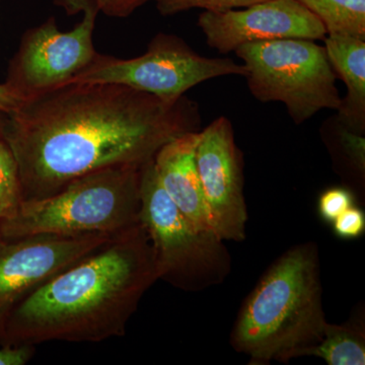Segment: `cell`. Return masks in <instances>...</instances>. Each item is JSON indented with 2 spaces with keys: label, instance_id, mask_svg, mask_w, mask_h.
I'll return each instance as SVG.
<instances>
[{
  "label": "cell",
  "instance_id": "obj_1",
  "mask_svg": "<svg viewBox=\"0 0 365 365\" xmlns=\"http://www.w3.org/2000/svg\"><path fill=\"white\" fill-rule=\"evenodd\" d=\"M198 105L106 83H66L4 114L24 200L45 198L69 182L114 167H143L173 139L199 131Z\"/></svg>",
  "mask_w": 365,
  "mask_h": 365
},
{
  "label": "cell",
  "instance_id": "obj_2",
  "mask_svg": "<svg viewBox=\"0 0 365 365\" xmlns=\"http://www.w3.org/2000/svg\"><path fill=\"white\" fill-rule=\"evenodd\" d=\"M158 280L141 222L62 271L21 300L0 335L9 345L97 343L123 337L144 294Z\"/></svg>",
  "mask_w": 365,
  "mask_h": 365
},
{
  "label": "cell",
  "instance_id": "obj_3",
  "mask_svg": "<svg viewBox=\"0 0 365 365\" xmlns=\"http://www.w3.org/2000/svg\"><path fill=\"white\" fill-rule=\"evenodd\" d=\"M326 325L318 248L307 242L264 274L240 309L230 344L250 364L288 361L318 344Z\"/></svg>",
  "mask_w": 365,
  "mask_h": 365
},
{
  "label": "cell",
  "instance_id": "obj_4",
  "mask_svg": "<svg viewBox=\"0 0 365 365\" xmlns=\"http://www.w3.org/2000/svg\"><path fill=\"white\" fill-rule=\"evenodd\" d=\"M141 169L108 168L53 195L24 200L13 217L0 222V237L117 234L134 227L140 222Z\"/></svg>",
  "mask_w": 365,
  "mask_h": 365
},
{
  "label": "cell",
  "instance_id": "obj_5",
  "mask_svg": "<svg viewBox=\"0 0 365 365\" xmlns=\"http://www.w3.org/2000/svg\"><path fill=\"white\" fill-rule=\"evenodd\" d=\"M140 222L153 247L158 280L185 292L223 282L232 258L215 232L197 228L168 196L153 160L141 169Z\"/></svg>",
  "mask_w": 365,
  "mask_h": 365
},
{
  "label": "cell",
  "instance_id": "obj_6",
  "mask_svg": "<svg viewBox=\"0 0 365 365\" xmlns=\"http://www.w3.org/2000/svg\"><path fill=\"white\" fill-rule=\"evenodd\" d=\"M245 78L260 102H281L297 124L324 109L339 110L342 98L325 47L313 40L250 43L235 50Z\"/></svg>",
  "mask_w": 365,
  "mask_h": 365
},
{
  "label": "cell",
  "instance_id": "obj_7",
  "mask_svg": "<svg viewBox=\"0 0 365 365\" xmlns=\"http://www.w3.org/2000/svg\"><path fill=\"white\" fill-rule=\"evenodd\" d=\"M246 74L244 64L230 58L201 56L181 38L158 34L146 52L135 58L120 59L98 53L90 66L67 83H118L174 102L208 79Z\"/></svg>",
  "mask_w": 365,
  "mask_h": 365
},
{
  "label": "cell",
  "instance_id": "obj_8",
  "mask_svg": "<svg viewBox=\"0 0 365 365\" xmlns=\"http://www.w3.org/2000/svg\"><path fill=\"white\" fill-rule=\"evenodd\" d=\"M67 11H83L71 32H61L54 18L30 29L9 63L6 85L21 98L64 85L97 56L93 36L100 9L95 0H56Z\"/></svg>",
  "mask_w": 365,
  "mask_h": 365
},
{
  "label": "cell",
  "instance_id": "obj_9",
  "mask_svg": "<svg viewBox=\"0 0 365 365\" xmlns=\"http://www.w3.org/2000/svg\"><path fill=\"white\" fill-rule=\"evenodd\" d=\"M117 234L0 237V330L11 309L26 295Z\"/></svg>",
  "mask_w": 365,
  "mask_h": 365
},
{
  "label": "cell",
  "instance_id": "obj_10",
  "mask_svg": "<svg viewBox=\"0 0 365 365\" xmlns=\"http://www.w3.org/2000/svg\"><path fill=\"white\" fill-rule=\"evenodd\" d=\"M199 135L196 165L211 227L222 241H244L248 210L242 155L232 125L227 117H220Z\"/></svg>",
  "mask_w": 365,
  "mask_h": 365
},
{
  "label": "cell",
  "instance_id": "obj_11",
  "mask_svg": "<svg viewBox=\"0 0 365 365\" xmlns=\"http://www.w3.org/2000/svg\"><path fill=\"white\" fill-rule=\"evenodd\" d=\"M198 26L211 48L235 51L250 43L280 39H325L321 21L297 0H265L244 9L204 11Z\"/></svg>",
  "mask_w": 365,
  "mask_h": 365
},
{
  "label": "cell",
  "instance_id": "obj_12",
  "mask_svg": "<svg viewBox=\"0 0 365 365\" xmlns=\"http://www.w3.org/2000/svg\"><path fill=\"white\" fill-rule=\"evenodd\" d=\"M199 132H188L165 144L153 158V163L158 181L182 215L199 230L215 232L197 170Z\"/></svg>",
  "mask_w": 365,
  "mask_h": 365
},
{
  "label": "cell",
  "instance_id": "obj_13",
  "mask_svg": "<svg viewBox=\"0 0 365 365\" xmlns=\"http://www.w3.org/2000/svg\"><path fill=\"white\" fill-rule=\"evenodd\" d=\"M327 56L336 76L347 86L339 120L345 128L364 130L365 126V41L342 35H327Z\"/></svg>",
  "mask_w": 365,
  "mask_h": 365
},
{
  "label": "cell",
  "instance_id": "obj_14",
  "mask_svg": "<svg viewBox=\"0 0 365 365\" xmlns=\"http://www.w3.org/2000/svg\"><path fill=\"white\" fill-rule=\"evenodd\" d=\"M304 356L319 357L329 365H364V327L352 322L344 325L327 323L321 341Z\"/></svg>",
  "mask_w": 365,
  "mask_h": 365
},
{
  "label": "cell",
  "instance_id": "obj_15",
  "mask_svg": "<svg viewBox=\"0 0 365 365\" xmlns=\"http://www.w3.org/2000/svg\"><path fill=\"white\" fill-rule=\"evenodd\" d=\"M325 26L327 35L365 39V0H297Z\"/></svg>",
  "mask_w": 365,
  "mask_h": 365
},
{
  "label": "cell",
  "instance_id": "obj_16",
  "mask_svg": "<svg viewBox=\"0 0 365 365\" xmlns=\"http://www.w3.org/2000/svg\"><path fill=\"white\" fill-rule=\"evenodd\" d=\"M23 201L16 158L4 139L0 137V222L13 217Z\"/></svg>",
  "mask_w": 365,
  "mask_h": 365
},
{
  "label": "cell",
  "instance_id": "obj_17",
  "mask_svg": "<svg viewBox=\"0 0 365 365\" xmlns=\"http://www.w3.org/2000/svg\"><path fill=\"white\" fill-rule=\"evenodd\" d=\"M265 0H155L158 11L163 16H172L193 9L205 11H227L244 9Z\"/></svg>",
  "mask_w": 365,
  "mask_h": 365
},
{
  "label": "cell",
  "instance_id": "obj_18",
  "mask_svg": "<svg viewBox=\"0 0 365 365\" xmlns=\"http://www.w3.org/2000/svg\"><path fill=\"white\" fill-rule=\"evenodd\" d=\"M353 205H354V196L349 190L329 189L319 197V215L327 222L332 223L338 216Z\"/></svg>",
  "mask_w": 365,
  "mask_h": 365
},
{
  "label": "cell",
  "instance_id": "obj_19",
  "mask_svg": "<svg viewBox=\"0 0 365 365\" xmlns=\"http://www.w3.org/2000/svg\"><path fill=\"white\" fill-rule=\"evenodd\" d=\"M332 223L334 232L340 239H357L364 234L365 230L364 211L353 205L338 216Z\"/></svg>",
  "mask_w": 365,
  "mask_h": 365
},
{
  "label": "cell",
  "instance_id": "obj_20",
  "mask_svg": "<svg viewBox=\"0 0 365 365\" xmlns=\"http://www.w3.org/2000/svg\"><path fill=\"white\" fill-rule=\"evenodd\" d=\"M339 141L345 155L359 172H364L365 139L357 132L344 128L340 131Z\"/></svg>",
  "mask_w": 365,
  "mask_h": 365
},
{
  "label": "cell",
  "instance_id": "obj_21",
  "mask_svg": "<svg viewBox=\"0 0 365 365\" xmlns=\"http://www.w3.org/2000/svg\"><path fill=\"white\" fill-rule=\"evenodd\" d=\"M100 11L112 18L123 19L150 0H95Z\"/></svg>",
  "mask_w": 365,
  "mask_h": 365
},
{
  "label": "cell",
  "instance_id": "obj_22",
  "mask_svg": "<svg viewBox=\"0 0 365 365\" xmlns=\"http://www.w3.org/2000/svg\"><path fill=\"white\" fill-rule=\"evenodd\" d=\"M35 354V346L7 345L0 348V365H25Z\"/></svg>",
  "mask_w": 365,
  "mask_h": 365
},
{
  "label": "cell",
  "instance_id": "obj_23",
  "mask_svg": "<svg viewBox=\"0 0 365 365\" xmlns=\"http://www.w3.org/2000/svg\"><path fill=\"white\" fill-rule=\"evenodd\" d=\"M21 102L23 101L6 83L0 85V113L9 114L18 109Z\"/></svg>",
  "mask_w": 365,
  "mask_h": 365
},
{
  "label": "cell",
  "instance_id": "obj_24",
  "mask_svg": "<svg viewBox=\"0 0 365 365\" xmlns=\"http://www.w3.org/2000/svg\"><path fill=\"white\" fill-rule=\"evenodd\" d=\"M4 113H0V137H2V122H4Z\"/></svg>",
  "mask_w": 365,
  "mask_h": 365
}]
</instances>
